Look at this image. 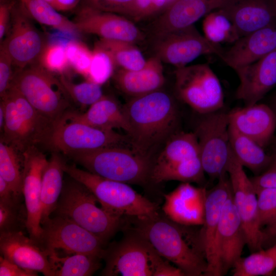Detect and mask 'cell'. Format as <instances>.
Instances as JSON below:
<instances>
[{
    "label": "cell",
    "mask_w": 276,
    "mask_h": 276,
    "mask_svg": "<svg viewBox=\"0 0 276 276\" xmlns=\"http://www.w3.org/2000/svg\"><path fill=\"white\" fill-rule=\"evenodd\" d=\"M122 108L129 127V143L142 154L151 156L153 149L176 133L178 109L172 97L161 89L132 98Z\"/></svg>",
    "instance_id": "1"
},
{
    "label": "cell",
    "mask_w": 276,
    "mask_h": 276,
    "mask_svg": "<svg viewBox=\"0 0 276 276\" xmlns=\"http://www.w3.org/2000/svg\"><path fill=\"white\" fill-rule=\"evenodd\" d=\"M164 259L172 262L187 276L205 275L208 264L203 251L191 246L178 224L164 214L142 218L126 217Z\"/></svg>",
    "instance_id": "2"
},
{
    "label": "cell",
    "mask_w": 276,
    "mask_h": 276,
    "mask_svg": "<svg viewBox=\"0 0 276 276\" xmlns=\"http://www.w3.org/2000/svg\"><path fill=\"white\" fill-rule=\"evenodd\" d=\"M67 156L87 171L105 178L141 186L151 183L153 158L132 148L114 146Z\"/></svg>",
    "instance_id": "3"
},
{
    "label": "cell",
    "mask_w": 276,
    "mask_h": 276,
    "mask_svg": "<svg viewBox=\"0 0 276 276\" xmlns=\"http://www.w3.org/2000/svg\"><path fill=\"white\" fill-rule=\"evenodd\" d=\"M63 170L70 177L85 186L101 207L121 217L152 216L159 213L158 205L141 195L128 183L102 177L75 165L65 163Z\"/></svg>",
    "instance_id": "4"
},
{
    "label": "cell",
    "mask_w": 276,
    "mask_h": 276,
    "mask_svg": "<svg viewBox=\"0 0 276 276\" xmlns=\"http://www.w3.org/2000/svg\"><path fill=\"white\" fill-rule=\"evenodd\" d=\"M71 178L63 187L54 215L64 216L94 234L106 244L121 229L124 217L113 215L97 205L99 202L85 186Z\"/></svg>",
    "instance_id": "5"
},
{
    "label": "cell",
    "mask_w": 276,
    "mask_h": 276,
    "mask_svg": "<svg viewBox=\"0 0 276 276\" xmlns=\"http://www.w3.org/2000/svg\"><path fill=\"white\" fill-rule=\"evenodd\" d=\"M122 228H125L124 227ZM123 237L104 249V276H157L166 259L138 232L125 228Z\"/></svg>",
    "instance_id": "6"
},
{
    "label": "cell",
    "mask_w": 276,
    "mask_h": 276,
    "mask_svg": "<svg viewBox=\"0 0 276 276\" xmlns=\"http://www.w3.org/2000/svg\"><path fill=\"white\" fill-rule=\"evenodd\" d=\"M11 87L56 125L71 109V99L59 77L39 63L19 70L14 74Z\"/></svg>",
    "instance_id": "7"
},
{
    "label": "cell",
    "mask_w": 276,
    "mask_h": 276,
    "mask_svg": "<svg viewBox=\"0 0 276 276\" xmlns=\"http://www.w3.org/2000/svg\"><path fill=\"white\" fill-rule=\"evenodd\" d=\"M8 92L15 105L5 113L4 134L21 153L31 146L49 149L56 125L40 113L13 87Z\"/></svg>",
    "instance_id": "8"
},
{
    "label": "cell",
    "mask_w": 276,
    "mask_h": 276,
    "mask_svg": "<svg viewBox=\"0 0 276 276\" xmlns=\"http://www.w3.org/2000/svg\"><path fill=\"white\" fill-rule=\"evenodd\" d=\"M175 90L177 97L201 114L221 109L224 95L217 76L207 63L177 68Z\"/></svg>",
    "instance_id": "9"
},
{
    "label": "cell",
    "mask_w": 276,
    "mask_h": 276,
    "mask_svg": "<svg viewBox=\"0 0 276 276\" xmlns=\"http://www.w3.org/2000/svg\"><path fill=\"white\" fill-rule=\"evenodd\" d=\"M194 133L204 172L212 179L227 174L230 155L228 112L222 109L202 114Z\"/></svg>",
    "instance_id": "10"
},
{
    "label": "cell",
    "mask_w": 276,
    "mask_h": 276,
    "mask_svg": "<svg viewBox=\"0 0 276 276\" xmlns=\"http://www.w3.org/2000/svg\"><path fill=\"white\" fill-rule=\"evenodd\" d=\"M39 247L49 256L60 250L65 254H83L102 259L106 244L69 218L54 215L41 223Z\"/></svg>",
    "instance_id": "11"
},
{
    "label": "cell",
    "mask_w": 276,
    "mask_h": 276,
    "mask_svg": "<svg viewBox=\"0 0 276 276\" xmlns=\"http://www.w3.org/2000/svg\"><path fill=\"white\" fill-rule=\"evenodd\" d=\"M154 56L177 68L185 66L198 57L214 54L220 58L224 52L201 35L194 25L154 36Z\"/></svg>",
    "instance_id": "12"
},
{
    "label": "cell",
    "mask_w": 276,
    "mask_h": 276,
    "mask_svg": "<svg viewBox=\"0 0 276 276\" xmlns=\"http://www.w3.org/2000/svg\"><path fill=\"white\" fill-rule=\"evenodd\" d=\"M243 167L230 148L226 171L233 200L246 237L247 245L249 250L254 252L263 249V238L259 222L257 194Z\"/></svg>",
    "instance_id": "13"
},
{
    "label": "cell",
    "mask_w": 276,
    "mask_h": 276,
    "mask_svg": "<svg viewBox=\"0 0 276 276\" xmlns=\"http://www.w3.org/2000/svg\"><path fill=\"white\" fill-rule=\"evenodd\" d=\"M127 138L114 130H102L80 122L62 120L55 127L49 149L67 155L74 152L120 146Z\"/></svg>",
    "instance_id": "14"
},
{
    "label": "cell",
    "mask_w": 276,
    "mask_h": 276,
    "mask_svg": "<svg viewBox=\"0 0 276 276\" xmlns=\"http://www.w3.org/2000/svg\"><path fill=\"white\" fill-rule=\"evenodd\" d=\"M11 22L10 32L1 45L8 52L13 65L22 70L38 59L46 44L17 0L12 10Z\"/></svg>",
    "instance_id": "15"
},
{
    "label": "cell",
    "mask_w": 276,
    "mask_h": 276,
    "mask_svg": "<svg viewBox=\"0 0 276 276\" xmlns=\"http://www.w3.org/2000/svg\"><path fill=\"white\" fill-rule=\"evenodd\" d=\"M22 193L27 214V231L29 237L38 245L42 231L41 179L48 159L37 146H31L22 152Z\"/></svg>",
    "instance_id": "16"
},
{
    "label": "cell",
    "mask_w": 276,
    "mask_h": 276,
    "mask_svg": "<svg viewBox=\"0 0 276 276\" xmlns=\"http://www.w3.org/2000/svg\"><path fill=\"white\" fill-rule=\"evenodd\" d=\"M227 174L220 177L217 183L207 191L203 227L198 237L208 264L205 274L207 276L222 275L217 250V238L223 206L232 193Z\"/></svg>",
    "instance_id": "17"
},
{
    "label": "cell",
    "mask_w": 276,
    "mask_h": 276,
    "mask_svg": "<svg viewBox=\"0 0 276 276\" xmlns=\"http://www.w3.org/2000/svg\"><path fill=\"white\" fill-rule=\"evenodd\" d=\"M73 21L80 33L94 34L101 39L134 44L143 39L142 33L133 21L120 14L80 7Z\"/></svg>",
    "instance_id": "18"
},
{
    "label": "cell",
    "mask_w": 276,
    "mask_h": 276,
    "mask_svg": "<svg viewBox=\"0 0 276 276\" xmlns=\"http://www.w3.org/2000/svg\"><path fill=\"white\" fill-rule=\"evenodd\" d=\"M207 191L190 182H182L165 195L164 215L179 225H202L205 218Z\"/></svg>",
    "instance_id": "19"
},
{
    "label": "cell",
    "mask_w": 276,
    "mask_h": 276,
    "mask_svg": "<svg viewBox=\"0 0 276 276\" xmlns=\"http://www.w3.org/2000/svg\"><path fill=\"white\" fill-rule=\"evenodd\" d=\"M246 244V237L232 193L222 208L217 238V250L222 275L241 257Z\"/></svg>",
    "instance_id": "20"
},
{
    "label": "cell",
    "mask_w": 276,
    "mask_h": 276,
    "mask_svg": "<svg viewBox=\"0 0 276 276\" xmlns=\"http://www.w3.org/2000/svg\"><path fill=\"white\" fill-rule=\"evenodd\" d=\"M234 71L240 81L236 97L245 106L256 104L276 85V50Z\"/></svg>",
    "instance_id": "21"
},
{
    "label": "cell",
    "mask_w": 276,
    "mask_h": 276,
    "mask_svg": "<svg viewBox=\"0 0 276 276\" xmlns=\"http://www.w3.org/2000/svg\"><path fill=\"white\" fill-rule=\"evenodd\" d=\"M229 125L263 148L276 131V116L267 104H255L234 108L228 112Z\"/></svg>",
    "instance_id": "22"
},
{
    "label": "cell",
    "mask_w": 276,
    "mask_h": 276,
    "mask_svg": "<svg viewBox=\"0 0 276 276\" xmlns=\"http://www.w3.org/2000/svg\"><path fill=\"white\" fill-rule=\"evenodd\" d=\"M1 256L19 267L54 276L49 256L23 232L0 233Z\"/></svg>",
    "instance_id": "23"
},
{
    "label": "cell",
    "mask_w": 276,
    "mask_h": 276,
    "mask_svg": "<svg viewBox=\"0 0 276 276\" xmlns=\"http://www.w3.org/2000/svg\"><path fill=\"white\" fill-rule=\"evenodd\" d=\"M226 0H175L153 22V35L193 25L212 10L222 8Z\"/></svg>",
    "instance_id": "24"
},
{
    "label": "cell",
    "mask_w": 276,
    "mask_h": 276,
    "mask_svg": "<svg viewBox=\"0 0 276 276\" xmlns=\"http://www.w3.org/2000/svg\"><path fill=\"white\" fill-rule=\"evenodd\" d=\"M276 50V22L239 38L221 59L234 70L254 63Z\"/></svg>",
    "instance_id": "25"
},
{
    "label": "cell",
    "mask_w": 276,
    "mask_h": 276,
    "mask_svg": "<svg viewBox=\"0 0 276 276\" xmlns=\"http://www.w3.org/2000/svg\"><path fill=\"white\" fill-rule=\"evenodd\" d=\"M222 8L240 38L276 22L273 4L266 0H226Z\"/></svg>",
    "instance_id": "26"
},
{
    "label": "cell",
    "mask_w": 276,
    "mask_h": 276,
    "mask_svg": "<svg viewBox=\"0 0 276 276\" xmlns=\"http://www.w3.org/2000/svg\"><path fill=\"white\" fill-rule=\"evenodd\" d=\"M113 76L117 87L132 98L159 90L165 81L162 62L156 56L148 59L140 70L120 68Z\"/></svg>",
    "instance_id": "27"
},
{
    "label": "cell",
    "mask_w": 276,
    "mask_h": 276,
    "mask_svg": "<svg viewBox=\"0 0 276 276\" xmlns=\"http://www.w3.org/2000/svg\"><path fill=\"white\" fill-rule=\"evenodd\" d=\"M62 120L80 122L104 130L122 129L127 134L129 132V125L122 107L112 98L104 95L85 112L70 110Z\"/></svg>",
    "instance_id": "28"
},
{
    "label": "cell",
    "mask_w": 276,
    "mask_h": 276,
    "mask_svg": "<svg viewBox=\"0 0 276 276\" xmlns=\"http://www.w3.org/2000/svg\"><path fill=\"white\" fill-rule=\"evenodd\" d=\"M200 156L198 140L194 132H176L153 159L150 176L185 160Z\"/></svg>",
    "instance_id": "29"
},
{
    "label": "cell",
    "mask_w": 276,
    "mask_h": 276,
    "mask_svg": "<svg viewBox=\"0 0 276 276\" xmlns=\"http://www.w3.org/2000/svg\"><path fill=\"white\" fill-rule=\"evenodd\" d=\"M65 163L59 152L52 151L44 168L40 192L41 224L50 217L56 208L63 187Z\"/></svg>",
    "instance_id": "30"
},
{
    "label": "cell",
    "mask_w": 276,
    "mask_h": 276,
    "mask_svg": "<svg viewBox=\"0 0 276 276\" xmlns=\"http://www.w3.org/2000/svg\"><path fill=\"white\" fill-rule=\"evenodd\" d=\"M228 133L231 150L243 167L256 175L268 168L271 156L265 152L264 148L229 125Z\"/></svg>",
    "instance_id": "31"
},
{
    "label": "cell",
    "mask_w": 276,
    "mask_h": 276,
    "mask_svg": "<svg viewBox=\"0 0 276 276\" xmlns=\"http://www.w3.org/2000/svg\"><path fill=\"white\" fill-rule=\"evenodd\" d=\"M54 276H89L101 266L100 257L83 254L60 257L53 253L49 255Z\"/></svg>",
    "instance_id": "32"
},
{
    "label": "cell",
    "mask_w": 276,
    "mask_h": 276,
    "mask_svg": "<svg viewBox=\"0 0 276 276\" xmlns=\"http://www.w3.org/2000/svg\"><path fill=\"white\" fill-rule=\"evenodd\" d=\"M28 14L37 22L63 32L77 35L79 32L73 21L58 12L43 0H17Z\"/></svg>",
    "instance_id": "33"
},
{
    "label": "cell",
    "mask_w": 276,
    "mask_h": 276,
    "mask_svg": "<svg viewBox=\"0 0 276 276\" xmlns=\"http://www.w3.org/2000/svg\"><path fill=\"white\" fill-rule=\"evenodd\" d=\"M105 50L116 66L127 70H138L146 63L141 51L134 43L120 40L100 39L95 44Z\"/></svg>",
    "instance_id": "34"
},
{
    "label": "cell",
    "mask_w": 276,
    "mask_h": 276,
    "mask_svg": "<svg viewBox=\"0 0 276 276\" xmlns=\"http://www.w3.org/2000/svg\"><path fill=\"white\" fill-rule=\"evenodd\" d=\"M234 276L270 275L276 269V243L245 258H240L232 267Z\"/></svg>",
    "instance_id": "35"
},
{
    "label": "cell",
    "mask_w": 276,
    "mask_h": 276,
    "mask_svg": "<svg viewBox=\"0 0 276 276\" xmlns=\"http://www.w3.org/2000/svg\"><path fill=\"white\" fill-rule=\"evenodd\" d=\"M202 29L204 37L216 44L233 43L240 38L233 22L222 9L206 15Z\"/></svg>",
    "instance_id": "36"
},
{
    "label": "cell",
    "mask_w": 276,
    "mask_h": 276,
    "mask_svg": "<svg viewBox=\"0 0 276 276\" xmlns=\"http://www.w3.org/2000/svg\"><path fill=\"white\" fill-rule=\"evenodd\" d=\"M20 163L18 152L1 140L0 176L7 181L15 195L24 197Z\"/></svg>",
    "instance_id": "37"
},
{
    "label": "cell",
    "mask_w": 276,
    "mask_h": 276,
    "mask_svg": "<svg viewBox=\"0 0 276 276\" xmlns=\"http://www.w3.org/2000/svg\"><path fill=\"white\" fill-rule=\"evenodd\" d=\"M22 197L14 196L0 200V233L23 232L27 230V214Z\"/></svg>",
    "instance_id": "38"
},
{
    "label": "cell",
    "mask_w": 276,
    "mask_h": 276,
    "mask_svg": "<svg viewBox=\"0 0 276 276\" xmlns=\"http://www.w3.org/2000/svg\"><path fill=\"white\" fill-rule=\"evenodd\" d=\"M59 78L71 100L83 107L91 106L103 96L101 85L94 82L74 83L64 74Z\"/></svg>",
    "instance_id": "39"
},
{
    "label": "cell",
    "mask_w": 276,
    "mask_h": 276,
    "mask_svg": "<svg viewBox=\"0 0 276 276\" xmlns=\"http://www.w3.org/2000/svg\"><path fill=\"white\" fill-rule=\"evenodd\" d=\"M38 59V63L42 67L54 74L66 75L71 68L65 47L60 44L45 45Z\"/></svg>",
    "instance_id": "40"
},
{
    "label": "cell",
    "mask_w": 276,
    "mask_h": 276,
    "mask_svg": "<svg viewBox=\"0 0 276 276\" xmlns=\"http://www.w3.org/2000/svg\"><path fill=\"white\" fill-rule=\"evenodd\" d=\"M116 66L110 55L103 49L95 45L87 78L101 85L114 74Z\"/></svg>",
    "instance_id": "41"
},
{
    "label": "cell",
    "mask_w": 276,
    "mask_h": 276,
    "mask_svg": "<svg viewBox=\"0 0 276 276\" xmlns=\"http://www.w3.org/2000/svg\"><path fill=\"white\" fill-rule=\"evenodd\" d=\"M71 67L77 73L87 77L91 64L93 51L81 42L72 40L65 45Z\"/></svg>",
    "instance_id": "42"
},
{
    "label": "cell",
    "mask_w": 276,
    "mask_h": 276,
    "mask_svg": "<svg viewBox=\"0 0 276 276\" xmlns=\"http://www.w3.org/2000/svg\"><path fill=\"white\" fill-rule=\"evenodd\" d=\"M256 194L259 222L262 228L276 217V188L261 189Z\"/></svg>",
    "instance_id": "43"
},
{
    "label": "cell",
    "mask_w": 276,
    "mask_h": 276,
    "mask_svg": "<svg viewBox=\"0 0 276 276\" xmlns=\"http://www.w3.org/2000/svg\"><path fill=\"white\" fill-rule=\"evenodd\" d=\"M168 6L167 0H134L127 18L136 21H140L161 13Z\"/></svg>",
    "instance_id": "44"
},
{
    "label": "cell",
    "mask_w": 276,
    "mask_h": 276,
    "mask_svg": "<svg viewBox=\"0 0 276 276\" xmlns=\"http://www.w3.org/2000/svg\"><path fill=\"white\" fill-rule=\"evenodd\" d=\"M134 2V0H82L80 6L128 17Z\"/></svg>",
    "instance_id": "45"
},
{
    "label": "cell",
    "mask_w": 276,
    "mask_h": 276,
    "mask_svg": "<svg viewBox=\"0 0 276 276\" xmlns=\"http://www.w3.org/2000/svg\"><path fill=\"white\" fill-rule=\"evenodd\" d=\"M13 63L6 49L1 45L0 49V96L3 97L8 91L14 76Z\"/></svg>",
    "instance_id": "46"
},
{
    "label": "cell",
    "mask_w": 276,
    "mask_h": 276,
    "mask_svg": "<svg viewBox=\"0 0 276 276\" xmlns=\"http://www.w3.org/2000/svg\"><path fill=\"white\" fill-rule=\"evenodd\" d=\"M1 276H37V272L25 269L9 261L3 256L0 257Z\"/></svg>",
    "instance_id": "47"
},
{
    "label": "cell",
    "mask_w": 276,
    "mask_h": 276,
    "mask_svg": "<svg viewBox=\"0 0 276 276\" xmlns=\"http://www.w3.org/2000/svg\"><path fill=\"white\" fill-rule=\"evenodd\" d=\"M16 0H1L0 4V40L7 32L11 20L12 8Z\"/></svg>",
    "instance_id": "48"
},
{
    "label": "cell",
    "mask_w": 276,
    "mask_h": 276,
    "mask_svg": "<svg viewBox=\"0 0 276 276\" xmlns=\"http://www.w3.org/2000/svg\"><path fill=\"white\" fill-rule=\"evenodd\" d=\"M250 179L256 192L263 188H276V170L267 169Z\"/></svg>",
    "instance_id": "49"
},
{
    "label": "cell",
    "mask_w": 276,
    "mask_h": 276,
    "mask_svg": "<svg viewBox=\"0 0 276 276\" xmlns=\"http://www.w3.org/2000/svg\"><path fill=\"white\" fill-rule=\"evenodd\" d=\"M264 245L276 239V217L262 229Z\"/></svg>",
    "instance_id": "50"
},
{
    "label": "cell",
    "mask_w": 276,
    "mask_h": 276,
    "mask_svg": "<svg viewBox=\"0 0 276 276\" xmlns=\"http://www.w3.org/2000/svg\"><path fill=\"white\" fill-rule=\"evenodd\" d=\"M82 0H55V8L58 11H67L75 9Z\"/></svg>",
    "instance_id": "51"
},
{
    "label": "cell",
    "mask_w": 276,
    "mask_h": 276,
    "mask_svg": "<svg viewBox=\"0 0 276 276\" xmlns=\"http://www.w3.org/2000/svg\"><path fill=\"white\" fill-rule=\"evenodd\" d=\"M14 196H16L15 195L8 183L0 176V200H6Z\"/></svg>",
    "instance_id": "52"
},
{
    "label": "cell",
    "mask_w": 276,
    "mask_h": 276,
    "mask_svg": "<svg viewBox=\"0 0 276 276\" xmlns=\"http://www.w3.org/2000/svg\"><path fill=\"white\" fill-rule=\"evenodd\" d=\"M271 156V162L269 167L267 169L275 170H276V145L274 147V150L273 151Z\"/></svg>",
    "instance_id": "53"
},
{
    "label": "cell",
    "mask_w": 276,
    "mask_h": 276,
    "mask_svg": "<svg viewBox=\"0 0 276 276\" xmlns=\"http://www.w3.org/2000/svg\"><path fill=\"white\" fill-rule=\"evenodd\" d=\"M5 122V113L3 106L0 104V129L3 130Z\"/></svg>",
    "instance_id": "54"
},
{
    "label": "cell",
    "mask_w": 276,
    "mask_h": 276,
    "mask_svg": "<svg viewBox=\"0 0 276 276\" xmlns=\"http://www.w3.org/2000/svg\"><path fill=\"white\" fill-rule=\"evenodd\" d=\"M268 105L271 108L276 116V92L272 98L270 104Z\"/></svg>",
    "instance_id": "55"
},
{
    "label": "cell",
    "mask_w": 276,
    "mask_h": 276,
    "mask_svg": "<svg viewBox=\"0 0 276 276\" xmlns=\"http://www.w3.org/2000/svg\"><path fill=\"white\" fill-rule=\"evenodd\" d=\"M55 8V0H43Z\"/></svg>",
    "instance_id": "56"
},
{
    "label": "cell",
    "mask_w": 276,
    "mask_h": 276,
    "mask_svg": "<svg viewBox=\"0 0 276 276\" xmlns=\"http://www.w3.org/2000/svg\"><path fill=\"white\" fill-rule=\"evenodd\" d=\"M273 9L274 11V14L276 18V0H275L273 3Z\"/></svg>",
    "instance_id": "57"
},
{
    "label": "cell",
    "mask_w": 276,
    "mask_h": 276,
    "mask_svg": "<svg viewBox=\"0 0 276 276\" xmlns=\"http://www.w3.org/2000/svg\"><path fill=\"white\" fill-rule=\"evenodd\" d=\"M175 0H167L168 1V6L171 4Z\"/></svg>",
    "instance_id": "58"
}]
</instances>
